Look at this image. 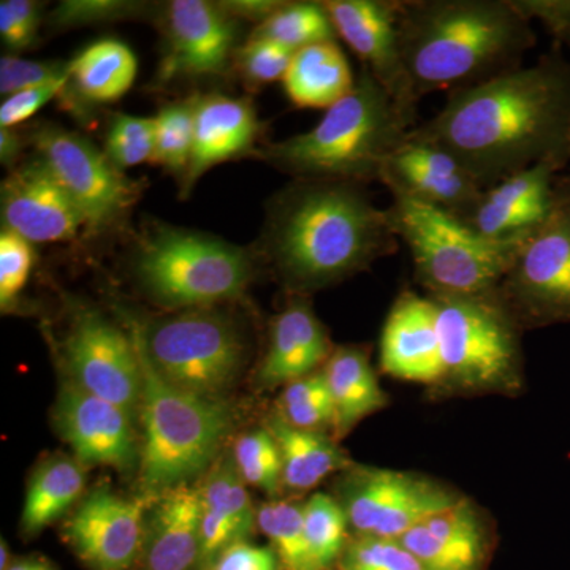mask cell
<instances>
[{
  "mask_svg": "<svg viewBox=\"0 0 570 570\" xmlns=\"http://www.w3.org/2000/svg\"><path fill=\"white\" fill-rule=\"evenodd\" d=\"M528 21H539L550 36L570 48V0H510Z\"/></svg>",
  "mask_w": 570,
  "mask_h": 570,
  "instance_id": "cell-46",
  "label": "cell"
},
{
  "mask_svg": "<svg viewBox=\"0 0 570 570\" xmlns=\"http://www.w3.org/2000/svg\"><path fill=\"white\" fill-rule=\"evenodd\" d=\"M62 355L75 385L130 415L140 407L142 373L134 337L102 314L78 311L63 340Z\"/></svg>",
  "mask_w": 570,
  "mask_h": 570,
  "instance_id": "cell-13",
  "label": "cell"
},
{
  "mask_svg": "<svg viewBox=\"0 0 570 570\" xmlns=\"http://www.w3.org/2000/svg\"><path fill=\"white\" fill-rule=\"evenodd\" d=\"M335 570H426L397 540L355 538L348 540Z\"/></svg>",
  "mask_w": 570,
  "mask_h": 570,
  "instance_id": "cell-39",
  "label": "cell"
},
{
  "mask_svg": "<svg viewBox=\"0 0 570 570\" xmlns=\"http://www.w3.org/2000/svg\"><path fill=\"white\" fill-rule=\"evenodd\" d=\"M156 149V119L116 115L105 140V154L119 170L151 163Z\"/></svg>",
  "mask_w": 570,
  "mask_h": 570,
  "instance_id": "cell-38",
  "label": "cell"
},
{
  "mask_svg": "<svg viewBox=\"0 0 570 570\" xmlns=\"http://www.w3.org/2000/svg\"><path fill=\"white\" fill-rule=\"evenodd\" d=\"M411 137L452 154L483 187L546 160H570V61L560 50L449 94Z\"/></svg>",
  "mask_w": 570,
  "mask_h": 570,
  "instance_id": "cell-1",
  "label": "cell"
},
{
  "mask_svg": "<svg viewBox=\"0 0 570 570\" xmlns=\"http://www.w3.org/2000/svg\"><path fill=\"white\" fill-rule=\"evenodd\" d=\"M130 330L154 370L194 395L223 400L242 373L243 337L234 321L212 307L154 318L148 325L134 322Z\"/></svg>",
  "mask_w": 570,
  "mask_h": 570,
  "instance_id": "cell-9",
  "label": "cell"
},
{
  "mask_svg": "<svg viewBox=\"0 0 570 570\" xmlns=\"http://www.w3.org/2000/svg\"><path fill=\"white\" fill-rule=\"evenodd\" d=\"M381 184L392 195H404L459 219L474 208L485 190L452 154L411 134L385 164Z\"/></svg>",
  "mask_w": 570,
  "mask_h": 570,
  "instance_id": "cell-20",
  "label": "cell"
},
{
  "mask_svg": "<svg viewBox=\"0 0 570 570\" xmlns=\"http://www.w3.org/2000/svg\"><path fill=\"white\" fill-rule=\"evenodd\" d=\"M261 135L262 122L249 99L223 94L198 96L193 154L181 179V198L216 165L257 153Z\"/></svg>",
  "mask_w": 570,
  "mask_h": 570,
  "instance_id": "cell-23",
  "label": "cell"
},
{
  "mask_svg": "<svg viewBox=\"0 0 570 570\" xmlns=\"http://www.w3.org/2000/svg\"><path fill=\"white\" fill-rule=\"evenodd\" d=\"M22 149L21 135L13 129H0V160L6 167H13Z\"/></svg>",
  "mask_w": 570,
  "mask_h": 570,
  "instance_id": "cell-49",
  "label": "cell"
},
{
  "mask_svg": "<svg viewBox=\"0 0 570 570\" xmlns=\"http://www.w3.org/2000/svg\"><path fill=\"white\" fill-rule=\"evenodd\" d=\"M71 75V73H70ZM70 75L62 80L48 82V85L37 86V88L26 89V91L11 94L0 105V127L2 129H13L18 124H22L31 119L33 115L40 111L45 105L52 99H58Z\"/></svg>",
  "mask_w": 570,
  "mask_h": 570,
  "instance_id": "cell-45",
  "label": "cell"
},
{
  "mask_svg": "<svg viewBox=\"0 0 570 570\" xmlns=\"http://www.w3.org/2000/svg\"><path fill=\"white\" fill-rule=\"evenodd\" d=\"M335 483L336 501L355 538L397 540L464 497L442 480L354 463Z\"/></svg>",
  "mask_w": 570,
  "mask_h": 570,
  "instance_id": "cell-10",
  "label": "cell"
},
{
  "mask_svg": "<svg viewBox=\"0 0 570 570\" xmlns=\"http://www.w3.org/2000/svg\"><path fill=\"white\" fill-rule=\"evenodd\" d=\"M255 257L216 236L154 224L142 236L135 275L157 305L212 307L238 298L253 281Z\"/></svg>",
  "mask_w": 570,
  "mask_h": 570,
  "instance_id": "cell-8",
  "label": "cell"
},
{
  "mask_svg": "<svg viewBox=\"0 0 570 570\" xmlns=\"http://www.w3.org/2000/svg\"><path fill=\"white\" fill-rule=\"evenodd\" d=\"M86 474L78 460L52 456L33 472L26 493L21 531L36 535L75 505L85 491Z\"/></svg>",
  "mask_w": 570,
  "mask_h": 570,
  "instance_id": "cell-31",
  "label": "cell"
},
{
  "mask_svg": "<svg viewBox=\"0 0 570 570\" xmlns=\"http://www.w3.org/2000/svg\"><path fill=\"white\" fill-rule=\"evenodd\" d=\"M198 96L164 107L156 116V149L153 164L183 179L194 145L195 111Z\"/></svg>",
  "mask_w": 570,
  "mask_h": 570,
  "instance_id": "cell-36",
  "label": "cell"
},
{
  "mask_svg": "<svg viewBox=\"0 0 570 570\" xmlns=\"http://www.w3.org/2000/svg\"><path fill=\"white\" fill-rule=\"evenodd\" d=\"M325 10L341 37L363 62V69L417 126V105L404 66L400 39L401 0H326Z\"/></svg>",
  "mask_w": 570,
  "mask_h": 570,
  "instance_id": "cell-14",
  "label": "cell"
},
{
  "mask_svg": "<svg viewBox=\"0 0 570 570\" xmlns=\"http://www.w3.org/2000/svg\"><path fill=\"white\" fill-rule=\"evenodd\" d=\"M400 39L419 100L519 69L535 45L510 0H401Z\"/></svg>",
  "mask_w": 570,
  "mask_h": 570,
  "instance_id": "cell-3",
  "label": "cell"
},
{
  "mask_svg": "<svg viewBox=\"0 0 570 570\" xmlns=\"http://www.w3.org/2000/svg\"><path fill=\"white\" fill-rule=\"evenodd\" d=\"M397 542L426 570H487L497 531L489 513L464 494L452 508L434 513Z\"/></svg>",
  "mask_w": 570,
  "mask_h": 570,
  "instance_id": "cell-21",
  "label": "cell"
},
{
  "mask_svg": "<svg viewBox=\"0 0 570 570\" xmlns=\"http://www.w3.org/2000/svg\"><path fill=\"white\" fill-rule=\"evenodd\" d=\"M389 209L363 186L296 179L268 208L261 249L295 295L340 284L397 250Z\"/></svg>",
  "mask_w": 570,
  "mask_h": 570,
  "instance_id": "cell-2",
  "label": "cell"
},
{
  "mask_svg": "<svg viewBox=\"0 0 570 570\" xmlns=\"http://www.w3.org/2000/svg\"><path fill=\"white\" fill-rule=\"evenodd\" d=\"M322 370L335 407L332 434L335 441L340 442L363 420L389 407L390 395L379 384L370 347L356 344L335 347Z\"/></svg>",
  "mask_w": 570,
  "mask_h": 570,
  "instance_id": "cell-27",
  "label": "cell"
},
{
  "mask_svg": "<svg viewBox=\"0 0 570 570\" xmlns=\"http://www.w3.org/2000/svg\"><path fill=\"white\" fill-rule=\"evenodd\" d=\"M32 243L2 228L0 234V306L3 313L17 303L31 276Z\"/></svg>",
  "mask_w": 570,
  "mask_h": 570,
  "instance_id": "cell-41",
  "label": "cell"
},
{
  "mask_svg": "<svg viewBox=\"0 0 570 570\" xmlns=\"http://www.w3.org/2000/svg\"><path fill=\"white\" fill-rule=\"evenodd\" d=\"M234 461L246 485L275 498L283 490V459L268 428L243 434L236 441Z\"/></svg>",
  "mask_w": 570,
  "mask_h": 570,
  "instance_id": "cell-37",
  "label": "cell"
},
{
  "mask_svg": "<svg viewBox=\"0 0 570 570\" xmlns=\"http://www.w3.org/2000/svg\"><path fill=\"white\" fill-rule=\"evenodd\" d=\"M276 415L287 425L298 430L332 436L333 426H335V407H333L324 370L285 385L277 400Z\"/></svg>",
  "mask_w": 570,
  "mask_h": 570,
  "instance_id": "cell-34",
  "label": "cell"
},
{
  "mask_svg": "<svg viewBox=\"0 0 570 570\" xmlns=\"http://www.w3.org/2000/svg\"><path fill=\"white\" fill-rule=\"evenodd\" d=\"M281 3L283 2L277 0H230V2H219V6L234 20H249L261 24L269 14L275 13Z\"/></svg>",
  "mask_w": 570,
  "mask_h": 570,
  "instance_id": "cell-48",
  "label": "cell"
},
{
  "mask_svg": "<svg viewBox=\"0 0 570 570\" xmlns=\"http://www.w3.org/2000/svg\"><path fill=\"white\" fill-rule=\"evenodd\" d=\"M498 291L524 332L570 324V179L549 219L521 243Z\"/></svg>",
  "mask_w": 570,
  "mask_h": 570,
  "instance_id": "cell-11",
  "label": "cell"
},
{
  "mask_svg": "<svg viewBox=\"0 0 570 570\" xmlns=\"http://www.w3.org/2000/svg\"><path fill=\"white\" fill-rule=\"evenodd\" d=\"M7 570H56L50 562L40 560V558H21L11 562Z\"/></svg>",
  "mask_w": 570,
  "mask_h": 570,
  "instance_id": "cell-50",
  "label": "cell"
},
{
  "mask_svg": "<svg viewBox=\"0 0 570 570\" xmlns=\"http://www.w3.org/2000/svg\"><path fill=\"white\" fill-rule=\"evenodd\" d=\"M202 557L200 490L189 483L154 499L146 517L142 570H195Z\"/></svg>",
  "mask_w": 570,
  "mask_h": 570,
  "instance_id": "cell-25",
  "label": "cell"
},
{
  "mask_svg": "<svg viewBox=\"0 0 570 570\" xmlns=\"http://www.w3.org/2000/svg\"><path fill=\"white\" fill-rule=\"evenodd\" d=\"M71 75L59 99L69 111L82 112L81 102L110 104L132 88L138 63L134 51L124 41L105 39L89 45L71 59Z\"/></svg>",
  "mask_w": 570,
  "mask_h": 570,
  "instance_id": "cell-28",
  "label": "cell"
},
{
  "mask_svg": "<svg viewBox=\"0 0 570 570\" xmlns=\"http://www.w3.org/2000/svg\"><path fill=\"white\" fill-rule=\"evenodd\" d=\"M41 163L58 179L86 220V234L97 235L122 223L140 197V186L127 178L88 138L55 124L29 135Z\"/></svg>",
  "mask_w": 570,
  "mask_h": 570,
  "instance_id": "cell-12",
  "label": "cell"
},
{
  "mask_svg": "<svg viewBox=\"0 0 570 570\" xmlns=\"http://www.w3.org/2000/svg\"><path fill=\"white\" fill-rule=\"evenodd\" d=\"M266 428L279 448L283 490L287 493H306L330 475L341 474L354 464L330 434L298 430L276 414L266 422Z\"/></svg>",
  "mask_w": 570,
  "mask_h": 570,
  "instance_id": "cell-29",
  "label": "cell"
},
{
  "mask_svg": "<svg viewBox=\"0 0 570 570\" xmlns=\"http://www.w3.org/2000/svg\"><path fill=\"white\" fill-rule=\"evenodd\" d=\"M295 52L275 41L253 39L236 48L234 63L246 85L254 88L283 81Z\"/></svg>",
  "mask_w": 570,
  "mask_h": 570,
  "instance_id": "cell-40",
  "label": "cell"
},
{
  "mask_svg": "<svg viewBox=\"0 0 570 570\" xmlns=\"http://www.w3.org/2000/svg\"><path fill=\"white\" fill-rule=\"evenodd\" d=\"M438 314L442 373L428 401L517 397L527 390L524 330L499 291L428 295Z\"/></svg>",
  "mask_w": 570,
  "mask_h": 570,
  "instance_id": "cell-5",
  "label": "cell"
},
{
  "mask_svg": "<svg viewBox=\"0 0 570 570\" xmlns=\"http://www.w3.org/2000/svg\"><path fill=\"white\" fill-rule=\"evenodd\" d=\"M13 561H10V547L6 540L2 539L0 542V570H7L10 568V564Z\"/></svg>",
  "mask_w": 570,
  "mask_h": 570,
  "instance_id": "cell-51",
  "label": "cell"
},
{
  "mask_svg": "<svg viewBox=\"0 0 570 570\" xmlns=\"http://www.w3.org/2000/svg\"><path fill=\"white\" fill-rule=\"evenodd\" d=\"M257 528L272 543L281 570H313L307 551L303 504L273 501L257 510Z\"/></svg>",
  "mask_w": 570,
  "mask_h": 570,
  "instance_id": "cell-35",
  "label": "cell"
},
{
  "mask_svg": "<svg viewBox=\"0 0 570 570\" xmlns=\"http://www.w3.org/2000/svg\"><path fill=\"white\" fill-rule=\"evenodd\" d=\"M566 165L546 160L483 190L474 208L460 217L471 230L489 239L524 238L538 230L560 204L566 181L557 178Z\"/></svg>",
  "mask_w": 570,
  "mask_h": 570,
  "instance_id": "cell-17",
  "label": "cell"
},
{
  "mask_svg": "<svg viewBox=\"0 0 570 570\" xmlns=\"http://www.w3.org/2000/svg\"><path fill=\"white\" fill-rule=\"evenodd\" d=\"M164 32V56L154 85L223 75L234 62L238 26L219 3L205 0L168 3Z\"/></svg>",
  "mask_w": 570,
  "mask_h": 570,
  "instance_id": "cell-16",
  "label": "cell"
},
{
  "mask_svg": "<svg viewBox=\"0 0 570 570\" xmlns=\"http://www.w3.org/2000/svg\"><path fill=\"white\" fill-rule=\"evenodd\" d=\"M3 228L31 243L70 242L86 220L40 157L10 171L0 187Z\"/></svg>",
  "mask_w": 570,
  "mask_h": 570,
  "instance_id": "cell-19",
  "label": "cell"
},
{
  "mask_svg": "<svg viewBox=\"0 0 570 570\" xmlns=\"http://www.w3.org/2000/svg\"><path fill=\"white\" fill-rule=\"evenodd\" d=\"M346 55L335 41H322L296 51L283 85L298 108H332L354 89Z\"/></svg>",
  "mask_w": 570,
  "mask_h": 570,
  "instance_id": "cell-30",
  "label": "cell"
},
{
  "mask_svg": "<svg viewBox=\"0 0 570 570\" xmlns=\"http://www.w3.org/2000/svg\"><path fill=\"white\" fill-rule=\"evenodd\" d=\"M307 551L313 570H335L343 557L351 527L333 494L314 493L303 504Z\"/></svg>",
  "mask_w": 570,
  "mask_h": 570,
  "instance_id": "cell-33",
  "label": "cell"
},
{
  "mask_svg": "<svg viewBox=\"0 0 570 570\" xmlns=\"http://www.w3.org/2000/svg\"><path fill=\"white\" fill-rule=\"evenodd\" d=\"M253 39L275 41L299 51L322 41H335L336 31L322 2H283L254 29Z\"/></svg>",
  "mask_w": 570,
  "mask_h": 570,
  "instance_id": "cell-32",
  "label": "cell"
},
{
  "mask_svg": "<svg viewBox=\"0 0 570 570\" xmlns=\"http://www.w3.org/2000/svg\"><path fill=\"white\" fill-rule=\"evenodd\" d=\"M379 370L396 381L434 387L442 373L438 314L433 299L404 288L390 307L381 341Z\"/></svg>",
  "mask_w": 570,
  "mask_h": 570,
  "instance_id": "cell-22",
  "label": "cell"
},
{
  "mask_svg": "<svg viewBox=\"0 0 570 570\" xmlns=\"http://www.w3.org/2000/svg\"><path fill=\"white\" fill-rule=\"evenodd\" d=\"M200 490V569H208L227 547L245 542L257 527V512L232 456L214 461Z\"/></svg>",
  "mask_w": 570,
  "mask_h": 570,
  "instance_id": "cell-26",
  "label": "cell"
},
{
  "mask_svg": "<svg viewBox=\"0 0 570 570\" xmlns=\"http://www.w3.org/2000/svg\"><path fill=\"white\" fill-rule=\"evenodd\" d=\"M41 7L31 0H3L0 3V36L13 51H24L37 43Z\"/></svg>",
  "mask_w": 570,
  "mask_h": 570,
  "instance_id": "cell-44",
  "label": "cell"
},
{
  "mask_svg": "<svg viewBox=\"0 0 570 570\" xmlns=\"http://www.w3.org/2000/svg\"><path fill=\"white\" fill-rule=\"evenodd\" d=\"M56 430L81 464L127 472L140 466L132 415L73 382L63 385L55 409Z\"/></svg>",
  "mask_w": 570,
  "mask_h": 570,
  "instance_id": "cell-18",
  "label": "cell"
},
{
  "mask_svg": "<svg viewBox=\"0 0 570 570\" xmlns=\"http://www.w3.org/2000/svg\"><path fill=\"white\" fill-rule=\"evenodd\" d=\"M390 219L407 246L415 281L426 295H474L497 291L524 238L489 239L453 214L392 195Z\"/></svg>",
  "mask_w": 570,
  "mask_h": 570,
  "instance_id": "cell-7",
  "label": "cell"
},
{
  "mask_svg": "<svg viewBox=\"0 0 570 570\" xmlns=\"http://www.w3.org/2000/svg\"><path fill=\"white\" fill-rule=\"evenodd\" d=\"M414 122L373 75L360 71L354 89L305 134L272 142L258 153L284 174L305 181L381 183L392 154Z\"/></svg>",
  "mask_w": 570,
  "mask_h": 570,
  "instance_id": "cell-4",
  "label": "cell"
},
{
  "mask_svg": "<svg viewBox=\"0 0 570 570\" xmlns=\"http://www.w3.org/2000/svg\"><path fill=\"white\" fill-rule=\"evenodd\" d=\"M71 73V63L63 61H28V59L2 56L0 59V92L11 96L62 80Z\"/></svg>",
  "mask_w": 570,
  "mask_h": 570,
  "instance_id": "cell-43",
  "label": "cell"
},
{
  "mask_svg": "<svg viewBox=\"0 0 570 570\" xmlns=\"http://www.w3.org/2000/svg\"><path fill=\"white\" fill-rule=\"evenodd\" d=\"M206 570H281V564L272 547L245 540L227 547Z\"/></svg>",
  "mask_w": 570,
  "mask_h": 570,
  "instance_id": "cell-47",
  "label": "cell"
},
{
  "mask_svg": "<svg viewBox=\"0 0 570 570\" xmlns=\"http://www.w3.org/2000/svg\"><path fill=\"white\" fill-rule=\"evenodd\" d=\"M328 332L306 296L296 295L269 325L268 347L258 367V384L285 387L291 382L317 373L332 356Z\"/></svg>",
  "mask_w": 570,
  "mask_h": 570,
  "instance_id": "cell-24",
  "label": "cell"
},
{
  "mask_svg": "<svg viewBox=\"0 0 570 570\" xmlns=\"http://www.w3.org/2000/svg\"><path fill=\"white\" fill-rule=\"evenodd\" d=\"M142 373L140 480L148 497L186 485L217 460L232 428L223 400L194 395L168 384L130 330Z\"/></svg>",
  "mask_w": 570,
  "mask_h": 570,
  "instance_id": "cell-6",
  "label": "cell"
},
{
  "mask_svg": "<svg viewBox=\"0 0 570 570\" xmlns=\"http://www.w3.org/2000/svg\"><path fill=\"white\" fill-rule=\"evenodd\" d=\"M145 10V3L119 2V0H67L59 3L50 14L55 29L80 28L134 18Z\"/></svg>",
  "mask_w": 570,
  "mask_h": 570,
  "instance_id": "cell-42",
  "label": "cell"
},
{
  "mask_svg": "<svg viewBox=\"0 0 570 570\" xmlns=\"http://www.w3.org/2000/svg\"><path fill=\"white\" fill-rule=\"evenodd\" d=\"M154 498H124L99 487L71 513L63 538L91 570H130L140 561L146 508Z\"/></svg>",
  "mask_w": 570,
  "mask_h": 570,
  "instance_id": "cell-15",
  "label": "cell"
}]
</instances>
